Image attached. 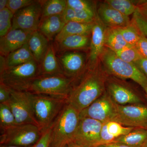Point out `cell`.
I'll return each mask as SVG.
<instances>
[{
  "mask_svg": "<svg viewBox=\"0 0 147 147\" xmlns=\"http://www.w3.org/2000/svg\"><path fill=\"white\" fill-rule=\"evenodd\" d=\"M77 84H74L67 102L80 113L104 94L107 79L97 66L87 68Z\"/></svg>",
  "mask_w": 147,
  "mask_h": 147,
  "instance_id": "1",
  "label": "cell"
},
{
  "mask_svg": "<svg viewBox=\"0 0 147 147\" xmlns=\"http://www.w3.org/2000/svg\"><path fill=\"white\" fill-rule=\"evenodd\" d=\"M80 120V113L66 102L50 127V147H62L72 142Z\"/></svg>",
  "mask_w": 147,
  "mask_h": 147,
  "instance_id": "2",
  "label": "cell"
},
{
  "mask_svg": "<svg viewBox=\"0 0 147 147\" xmlns=\"http://www.w3.org/2000/svg\"><path fill=\"white\" fill-rule=\"evenodd\" d=\"M40 75V65L34 60L6 67L0 73V83L14 90L28 91L33 82Z\"/></svg>",
  "mask_w": 147,
  "mask_h": 147,
  "instance_id": "3",
  "label": "cell"
},
{
  "mask_svg": "<svg viewBox=\"0 0 147 147\" xmlns=\"http://www.w3.org/2000/svg\"><path fill=\"white\" fill-rule=\"evenodd\" d=\"M105 70L111 75L122 79H131L143 89L147 86V78L134 64L119 57L113 50L105 47L100 59Z\"/></svg>",
  "mask_w": 147,
  "mask_h": 147,
  "instance_id": "4",
  "label": "cell"
},
{
  "mask_svg": "<svg viewBox=\"0 0 147 147\" xmlns=\"http://www.w3.org/2000/svg\"><path fill=\"white\" fill-rule=\"evenodd\" d=\"M35 119L42 132L50 128L67 102V99L33 94Z\"/></svg>",
  "mask_w": 147,
  "mask_h": 147,
  "instance_id": "5",
  "label": "cell"
},
{
  "mask_svg": "<svg viewBox=\"0 0 147 147\" xmlns=\"http://www.w3.org/2000/svg\"><path fill=\"white\" fill-rule=\"evenodd\" d=\"M75 81L64 74L40 75L32 84L28 92L67 99Z\"/></svg>",
  "mask_w": 147,
  "mask_h": 147,
  "instance_id": "6",
  "label": "cell"
},
{
  "mask_svg": "<svg viewBox=\"0 0 147 147\" xmlns=\"http://www.w3.org/2000/svg\"><path fill=\"white\" fill-rule=\"evenodd\" d=\"M37 125L32 124L16 125L1 130V144L28 147L36 144L42 135Z\"/></svg>",
  "mask_w": 147,
  "mask_h": 147,
  "instance_id": "7",
  "label": "cell"
},
{
  "mask_svg": "<svg viewBox=\"0 0 147 147\" xmlns=\"http://www.w3.org/2000/svg\"><path fill=\"white\" fill-rule=\"evenodd\" d=\"M32 96L33 94L30 92L11 89L10 99L6 103L12 111L16 125L32 124L38 126L34 113Z\"/></svg>",
  "mask_w": 147,
  "mask_h": 147,
  "instance_id": "8",
  "label": "cell"
},
{
  "mask_svg": "<svg viewBox=\"0 0 147 147\" xmlns=\"http://www.w3.org/2000/svg\"><path fill=\"white\" fill-rule=\"evenodd\" d=\"M42 16L41 1H34L31 4L14 13L11 29H20L33 32L38 30Z\"/></svg>",
  "mask_w": 147,
  "mask_h": 147,
  "instance_id": "9",
  "label": "cell"
},
{
  "mask_svg": "<svg viewBox=\"0 0 147 147\" xmlns=\"http://www.w3.org/2000/svg\"><path fill=\"white\" fill-rule=\"evenodd\" d=\"M117 115V104L107 91L80 113V117L88 118L102 123L114 121Z\"/></svg>",
  "mask_w": 147,
  "mask_h": 147,
  "instance_id": "10",
  "label": "cell"
},
{
  "mask_svg": "<svg viewBox=\"0 0 147 147\" xmlns=\"http://www.w3.org/2000/svg\"><path fill=\"white\" fill-rule=\"evenodd\" d=\"M113 121L124 126L147 129V106L143 103L117 104V115Z\"/></svg>",
  "mask_w": 147,
  "mask_h": 147,
  "instance_id": "11",
  "label": "cell"
},
{
  "mask_svg": "<svg viewBox=\"0 0 147 147\" xmlns=\"http://www.w3.org/2000/svg\"><path fill=\"white\" fill-rule=\"evenodd\" d=\"M102 123L88 118L80 117L72 142L83 147H93L100 144Z\"/></svg>",
  "mask_w": 147,
  "mask_h": 147,
  "instance_id": "12",
  "label": "cell"
},
{
  "mask_svg": "<svg viewBox=\"0 0 147 147\" xmlns=\"http://www.w3.org/2000/svg\"><path fill=\"white\" fill-rule=\"evenodd\" d=\"M56 54L63 74L75 82L86 70V57L83 53L70 51Z\"/></svg>",
  "mask_w": 147,
  "mask_h": 147,
  "instance_id": "13",
  "label": "cell"
},
{
  "mask_svg": "<svg viewBox=\"0 0 147 147\" xmlns=\"http://www.w3.org/2000/svg\"><path fill=\"white\" fill-rule=\"evenodd\" d=\"M106 30L107 27L102 24L96 14L91 34L88 68H93L97 66L98 62L105 48Z\"/></svg>",
  "mask_w": 147,
  "mask_h": 147,
  "instance_id": "14",
  "label": "cell"
},
{
  "mask_svg": "<svg viewBox=\"0 0 147 147\" xmlns=\"http://www.w3.org/2000/svg\"><path fill=\"white\" fill-rule=\"evenodd\" d=\"M107 92L113 101L118 105L143 103L141 98L134 91L117 82H108Z\"/></svg>",
  "mask_w": 147,
  "mask_h": 147,
  "instance_id": "15",
  "label": "cell"
},
{
  "mask_svg": "<svg viewBox=\"0 0 147 147\" xmlns=\"http://www.w3.org/2000/svg\"><path fill=\"white\" fill-rule=\"evenodd\" d=\"M32 33L20 29H11L5 36L0 38V55L6 57L10 53L27 43Z\"/></svg>",
  "mask_w": 147,
  "mask_h": 147,
  "instance_id": "16",
  "label": "cell"
},
{
  "mask_svg": "<svg viewBox=\"0 0 147 147\" xmlns=\"http://www.w3.org/2000/svg\"><path fill=\"white\" fill-rule=\"evenodd\" d=\"M96 13L107 28H119L128 26L131 22L129 16L122 14L105 2L99 5Z\"/></svg>",
  "mask_w": 147,
  "mask_h": 147,
  "instance_id": "17",
  "label": "cell"
},
{
  "mask_svg": "<svg viewBox=\"0 0 147 147\" xmlns=\"http://www.w3.org/2000/svg\"><path fill=\"white\" fill-rule=\"evenodd\" d=\"M91 36L74 35L67 37L54 45L56 54L66 51L89 49Z\"/></svg>",
  "mask_w": 147,
  "mask_h": 147,
  "instance_id": "18",
  "label": "cell"
},
{
  "mask_svg": "<svg viewBox=\"0 0 147 147\" xmlns=\"http://www.w3.org/2000/svg\"><path fill=\"white\" fill-rule=\"evenodd\" d=\"M134 128L124 126L115 121L104 123H102L100 132V144L112 143L117 138L128 134Z\"/></svg>",
  "mask_w": 147,
  "mask_h": 147,
  "instance_id": "19",
  "label": "cell"
},
{
  "mask_svg": "<svg viewBox=\"0 0 147 147\" xmlns=\"http://www.w3.org/2000/svg\"><path fill=\"white\" fill-rule=\"evenodd\" d=\"M65 24L62 15L49 16L42 18L38 30L51 41L55 40Z\"/></svg>",
  "mask_w": 147,
  "mask_h": 147,
  "instance_id": "20",
  "label": "cell"
},
{
  "mask_svg": "<svg viewBox=\"0 0 147 147\" xmlns=\"http://www.w3.org/2000/svg\"><path fill=\"white\" fill-rule=\"evenodd\" d=\"M28 43L35 60L40 65L49 48L50 41L37 30L32 34Z\"/></svg>",
  "mask_w": 147,
  "mask_h": 147,
  "instance_id": "21",
  "label": "cell"
},
{
  "mask_svg": "<svg viewBox=\"0 0 147 147\" xmlns=\"http://www.w3.org/2000/svg\"><path fill=\"white\" fill-rule=\"evenodd\" d=\"M40 75L64 74L58 60L54 45L52 43H50L42 63L40 65Z\"/></svg>",
  "mask_w": 147,
  "mask_h": 147,
  "instance_id": "22",
  "label": "cell"
},
{
  "mask_svg": "<svg viewBox=\"0 0 147 147\" xmlns=\"http://www.w3.org/2000/svg\"><path fill=\"white\" fill-rule=\"evenodd\" d=\"M93 23L86 24L72 21L67 22L61 31L55 37L54 41L55 42H59L71 36H91Z\"/></svg>",
  "mask_w": 147,
  "mask_h": 147,
  "instance_id": "23",
  "label": "cell"
},
{
  "mask_svg": "<svg viewBox=\"0 0 147 147\" xmlns=\"http://www.w3.org/2000/svg\"><path fill=\"white\" fill-rule=\"evenodd\" d=\"M147 140V129L135 127L128 134L117 138L112 142L141 147Z\"/></svg>",
  "mask_w": 147,
  "mask_h": 147,
  "instance_id": "24",
  "label": "cell"
},
{
  "mask_svg": "<svg viewBox=\"0 0 147 147\" xmlns=\"http://www.w3.org/2000/svg\"><path fill=\"white\" fill-rule=\"evenodd\" d=\"M34 60L27 42L6 57V67L21 65Z\"/></svg>",
  "mask_w": 147,
  "mask_h": 147,
  "instance_id": "25",
  "label": "cell"
},
{
  "mask_svg": "<svg viewBox=\"0 0 147 147\" xmlns=\"http://www.w3.org/2000/svg\"><path fill=\"white\" fill-rule=\"evenodd\" d=\"M105 45V47L115 53L128 45L119 28H108L106 30Z\"/></svg>",
  "mask_w": 147,
  "mask_h": 147,
  "instance_id": "26",
  "label": "cell"
},
{
  "mask_svg": "<svg viewBox=\"0 0 147 147\" xmlns=\"http://www.w3.org/2000/svg\"><path fill=\"white\" fill-rule=\"evenodd\" d=\"M96 14L97 13L95 14L86 11L77 10L67 7L62 16L66 23L72 21L90 24L94 22Z\"/></svg>",
  "mask_w": 147,
  "mask_h": 147,
  "instance_id": "27",
  "label": "cell"
},
{
  "mask_svg": "<svg viewBox=\"0 0 147 147\" xmlns=\"http://www.w3.org/2000/svg\"><path fill=\"white\" fill-rule=\"evenodd\" d=\"M42 18L49 16L62 15L67 7L66 0L41 1Z\"/></svg>",
  "mask_w": 147,
  "mask_h": 147,
  "instance_id": "28",
  "label": "cell"
},
{
  "mask_svg": "<svg viewBox=\"0 0 147 147\" xmlns=\"http://www.w3.org/2000/svg\"><path fill=\"white\" fill-rule=\"evenodd\" d=\"M105 2L122 14L127 16L134 14L138 8L134 2L129 0H107Z\"/></svg>",
  "mask_w": 147,
  "mask_h": 147,
  "instance_id": "29",
  "label": "cell"
},
{
  "mask_svg": "<svg viewBox=\"0 0 147 147\" xmlns=\"http://www.w3.org/2000/svg\"><path fill=\"white\" fill-rule=\"evenodd\" d=\"M119 29L127 44L136 47L142 34L136 25L131 21L128 26Z\"/></svg>",
  "mask_w": 147,
  "mask_h": 147,
  "instance_id": "30",
  "label": "cell"
},
{
  "mask_svg": "<svg viewBox=\"0 0 147 147\" xmlns=\"http://www.w3.org/2000/svg\"><path fill=\"white\" fill-rule=\"evenodd\" d=\"M16 125V119L7 103H0V127L3 130Z\"/></svg>",
  "mask_w": 147,
  "mask_h": 147,
  "instance_id": "31",
  "label": "cell"
},
{
  "mask_svg": "<svg viewBox=\"0 0 147 147\" xmlns=\"http://www.w3.org/2000/svg\"><path fill=\"white\" fill-rule=\"evenodd\" d=\"M115 53L119 57L129 63L134 64L144 58L136 47L131 45H127Z\"/></svg>",
  "mask_w": 147,
  "mask_h": 147,
  "instance_id": "32",
  "label": "cell"
},
{
  "mask_svg": "<svg viewBox=\"0 0 147 147\" xmlns=\"http://www.w3.org/2000/svg\"><path fill=\"white\" fill-rule=\"evenodd\" d=\"M13 15L7 7L0 11V37L5 36L11 30Z\"/></svg>",
  "mask_w": 147,
  "mask_h": 147,
  "instance_id": "33",
  "label": "cell"
},
{
  "mask_svg": "<svg viewBox=\"0 0 147 147\" xmlns=\"http://www.w3.org/2000/svg\"><path fill=\"white\" fill-rule=\"evenodd\" d=\"M67 7L77 10H84L96 14L94 5L90 1L86 0H66Z\"/></svg>",
  "mask_w": 147,
  "mask_h": 147,
  "instance_id": "34",
  "label": "cell"
},
{
  "mask_svg": "<svg viewBox=\"0 0 147 147\" xmlns=\"http://www.w3.org/2000/svg\"><path fill=\"white\" fill-rule=\"evenodd\" d=\"M132 21L137 26L141 33L147 38V19L142 15L139 8L133 14Z\"/></svg>",
  "mask_w": 147,
  "mask_h": 147,
  "instance_id": "35",
  "label": "cell"
},
{
  "mask_svg": "<svg viewBox=\"0 0 147 147\" xmlns=\"http://www.w3.org/2000/svg\"><path fill=\"white\" fill-rule=\"evenodd\" d=\"M34 0H8L7 7L14 14L21 9L32 3Z\"/></svg>",
  "mask_w": 147,
  "mask_h": 147,
  "instance_id": "36",
  "label": "cell"
},
{
  "mask_svg": "<svg viewBox=\"0 0 147 147\" xmlns=\"http://www.w3.org/2000/svg\"><path fill=\"white\" fill-rule=\"evenodd\" d=\"M51 134V129L50 127L42 131L41 137L33 147H50Z\"/></svg>",
  "mask_w": 147,
  "mask_h": 147,
  "instance_id": "37",
  "label": "cell"
},
{
  "mask_svg": "<svg viewBox=\"0 0 147 147\" xmlns=\"http://www.w3.org/2000/svg\"><path fill=\"white\" fill-rule=\"evenodd\" d=\"M136 47L143 57L147 59V38L142 34Z\"/></svg>",
  "mask_w": 147,
  "mask_h": 147,
  "instance_id": "38",
  "label": "cell"
},
{
  "mask_svg": "<svg viewBox=\"0 0 147 147\" xmlns=\"http://www.w3.org/2000/svg\"><path fill=\"white\" fill-rule=\"evenodd\" d=\"M11 96V89L0 83V103H7Z\"/></svg>",
  "mask_w": 147,
  "mask_h": 147,
  "instance_id": "39",
  "label": "cell"
},
{
  "mask_svg": "<svg viewBox=\"0 0 147 147\" xmlns=\"http://www.w3.org/2000/svg\"><path fill=\"white\" fill-rule=\"evenodd\" d=\"M135 65L147 78V59L142 58L136 62Z\"/></svg>",
  "mask_w": 147,
  "mask_h": 147,
  "instance_id": "40",
  "label": "cell"
},
{
  "mask_svg": "<svg viewBox=\"0 0 147 147\" xmlns=\"http://www.w3.org/2000/svg\"><path fill=\"white\" fill-rule=\"evenodd\" d=\"M105 145L107 147H137L122 144V143H116V142H112V143H109Z\"/></svg>",
  "mask_w": 147,
  "mask_h": 147,
  "instance_id": "41",
  "label": "cell"
},
{
  "mask_svg": "<svg viewBox=\"0 0 147 147\" xmlns=\"http://www.w3.org/2000/svg\"><path fill=\"white\" fill-rule=\"evenodd\" d=\"M6 67V57L0 55V73L2 72Z\"/></svg>",
  "mask_w": 147,
  "mask_h": 147,
  "instance_id": "42",
  "label": "cell"
},
{
  "mask_svg": "<svg viewBox=\"0 0 147 147\" xmlns=\"http://www.w3.org/2000/svg\"><path fill=\"white\" fill-rule=\"evenodd\" d=\"M8 0H1L0 1V11L3 10L7 7Z\"/></svg>",
  "mask_w": 147,
  "mask_h": 147,
  "instance_id": "43",
  "label": "cell"
},
{
  "mask_svg": "<svg viewBox=\"0 0 147 147\" xmlns=\"http://www.w3.org/2000/svg\"><path fill=\"white\" fill-rule=\"evenodd\" d=\"M137 6L140 8H147V1H140L138 2Z\"/></svg>",
  "mask_w": 147,
  "mask_h": 147,
  "instance_id": "44",
  "label": "cell"
},
{
  "mask_svg": "<svg viewBox=\"0 0 147 147\" xmlns=\"http://www.w3.org/2000/svg\"><path fill=\"white\" fill-rule=\"evenodd\" d=\"M139 8V7H138ZM139 10L141 13H142L145 17L147 19V8H139Z\"/></svg>",
  "mask_w": 147,
  "mask_h": 147,
  "instance_id": "45",
  "label": "cell"
},
{
  "mask_svg": "<svg viewBox=\"0 0 147 147\" xmlns=\"http://www.w3.org/2000/svg\"><path fill=\"white\" fill-rule=\"evenodd\" d=\"M67 147H83L79 145L76 144L73 142H70L67 144Z\"/></svg>",
  "mask_w": 147,
  "mask_h": 147,
  "instance_id": "46",
  "label": "cell"
},
{
  "mask_svg": "<svg viewBox=\"0 0 147 147\" xmlns=\"http://www.w3.org/2000/svg\"><path fill=\"white\" fill-rule=\"evenodd\" d=\"M33 146H30L28 147H22L15 146H2V145H1V147H33Z\"/></svg>",
  "mask_w": 147,
  "mask_h": 147,
  "instance_id": "47",
  "label": "cell"
},
{
  "mask_svg": "<svg viewBox=\"0 0 147 147\" xmlns=\"http://www.w3.org/2000/svg\"><path fill=\"white\" fill-rule=\"evenodd\" d=\"M93 147H107L105 144H99L97 146H95Z\"/></svg>",
  "mask_w": 147,
  "mask_h": 147,
  "instance_id": "48",
  "label": "cell"
},
{
  "mask_svg": "<svg viewBox=\"0 0 147 147\" xmlns=\"http://www.w3.org/2000/svg\"><path fill=\"white\" fill-rule=\"evenodd\" d=\"M141 147H147V140Z\"/></svg>",
  "mask_w": 147,
  "mask_h": 147,
  "instance_id": "49",
  "label": "cell"
},
{
  "mask_svg": "<svg viewBox=\"0 0 147 147\" xmlns=\"http://www.w3.org/2000/svg\"><path fill=\"white\" fill-rule=\"evenodd\" d=\"M144 90L145 92H146V96L147 97V86H146L144 88Z\"/></svg>",
  "mask_w": 147,
  "mask_h": 147,
  "instance_id": "50",
  "label": "cell"
},
{
  "mask_svg": "<svg viewBox=\"0 0 147 147\" xmlns=\"http://www.w3.org/2000/svg\"><path fill=\"white\" fill-rule=\"evenodd\" d=\"M62 147H67V145H65V146H63Z\"/></svg>",
  "mask_w": 147,
  "mask_h": 147,
  "instance_id": "51",
  "label": "cell"
}]
</instances>
